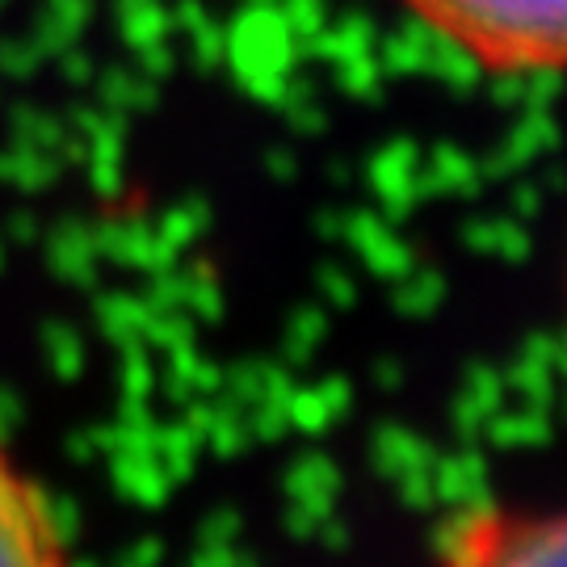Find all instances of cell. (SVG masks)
<instances>
[{
  "instance_id": "1",
  "label": "cell",
  "mask_w": 567,
  "mask_h": 567,
  "mask_svg": "<svg viewBox=\"0 0 567 567\" xmlns=\"http://www.w3.org/2000/svg\"><path fill=\"white\" fill-rule=\"evenodd\" d=\"M450 47L505 76L567 72V0H400Z\"/></svg>"
},
{
  "instance_id": "2",
  "label": "cell",
  "mask_w": 567,
  "mask_h": 567,
  "mask_svg": "<svg viewBox=\"0 0 567 567\" xmlns=\"http://www.w3.org/2000/svg\"><path fill=\"white\" fill-rule=\"evenodd\" d=\"M442 567H567V513H471L446 534Z\"/></svg>"
},
{
  "instance_id": "3",
  "label": "cell",
  "mask_w": 567,
  "mask_h": 567,
  "mask_svg": "<svg viewBox=\"0 0 567 567\" xmlns=\"http://www.w3.org/2000/svg\"><path fill=\"white\" fill-rule=\"evenodd\" d=\"M0 567H72L51 496L0 433Z\"/></svg>"
}]
</instances>
